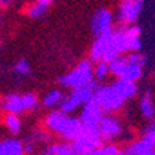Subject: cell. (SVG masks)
<instances>
[{
  "label": "cell",
  "mask_w": 155,
  "mask_h": 155,
  "mask_svg": "<svg viewBox=\"0 0 155 155\" xmlns=\"http://www.w3.org/2000/svg\"><path fill=\"white\" fill-rule=\"evenodd\" d=\"M119 2H125V0H119Z\"/></svg>",
  "instance_id": "f546056e"
},
{
  "label": "cell",
  "mask_w": 155,
  "mask_h": 155,
  "mask_svg": "<svg viewBox=\"0 0 155 155\" xmlns=\"http://www.w3.org/2000/svg\"><path fill=\"white\" fill-rule=\"evenodd\" d=\"M93 98L105 114H115L123 108L126 101L114 89L112 84H97Z\"/></svg>",
  "instance_id": "8992f818"
},
{
  "label": "cell",
  "mask_w": 155,
  "mask_h": 155,
  "mask_svg": "<svg viewBox=\"0 0 155 155\" xmlns=\"http://www.w3.org/2000/svg\"><path fill=\"white\" fill-rule=\"evenodd\" d=\"M123 151L127 155H155L154 147H150L148 144H145L141 139L130 143Z\"/></svg>",
  "instance_id": "d6986e66"
},
{
  "label": "cell",
  "mask_w": 155,
  "mask_h": 155,
  "mask_svg": "<svg viewBox=\"0 0 155 155\" xmlns=\"http://www.w3.org/2000/svg\"><path fill=\"white\" fill-rule=\"evenodd\" d=\"M3 22V18H2V14H0V24Z\"/></svg>",
  "instance_id": "83f0119b"
},
{
  "label": "cell",
  "mask_w": 155,
  "mask_h": 155,
  "mask_svg": "<svg viewBox=\"0 0 155 155\" xmlns=\"http://www.w3.org/2000/svg\"><path fill=\"white\" fill-rule=\"evenodd\" d=\"M120 151H122V150L116 144H114V143H108V144L104 143L101 147L94 148L93 151L87 152V154H84V155H120Z\"/></svg>",
  "instance_id": "603a6c76"
},
{
  "label": "cell",
  "mask_w": 155,
  "mask_h": 155,
  "mask_svg": "<svg viewBox=\"0 0 155 155\" xmlns=\"http://www.w3.org/2000/svg\"><path fill=\"white\" fill-rule=\"evenodd\" d=\"M19 155H26V154H25V152H22V154H19Z\"/></svg>",
  "instance_id": "f1b7e54d"
},
{
  "label": "cell",
  "mask_w": 155,
  "mask_h": 155,
  "mask_svg": "<svg viewBox=\"0 0 155 155\" xmlns=\"http://www.w3.org/2000/svg\"><path fill=\"white\" fill-rule=\"evenodd\" d=\"M144 7V0H125L120 2L116 11V21L119 25H133L137 22Z\"/></svg>",
  "instance_id": "9c48e42d"
},
{
  "label": "cell",
  "mask_w": 155,
  "mask_h": 155,
  "mask_svg": "<svg viewBox=\"0 0 155 155\" xmlns=\"http://www.w3.org/2000/svg\"><path fill=\"white\" fill-rule=\"evenodd\" d=\"M39 155H81L72 150L71 144L68 141L62 143H51V144H46Z\"/></svg>",
  "instance_id": "9a60e30c"
},
{
  "label": "cell",
  "mask_w": 155,
  "mask_h": 155,
  "mask_svg": "<svg viewBox=\"0 0 155 155\" xmlns=\"http://www.w3.org/2000/svg\"><path fill=\"white\" fill-rule=\"evenodd\" d=\"M141 50V29L137 25H118L112 29L103 60L107 62L130 51Z\"/></svg>",
  "instance_id": "6da1fadb"
},
{
  "label": "cell",
  "mask_w": 155,
  "mask_h": 155,
  "mask_svg": "<svg viewBox=\"0 0 155 155\" xmlns=\"http://www.w3.org/2000/svg\"><path fill=\"white\" fill-rule=\"evenodd\" d=\"M114 28V15L111 10L105 7H100L94 11L90 18V31L94 36L104 33Z\"/></svg>",
  "instance_id": "7c38bea8"
},
{
  "label": "cell",
  "mask_w": 155,
  "mask_h": 155,
  "mask_svg": "<svg viewBox=\"0 0 155 155\" xmlns=\"http://www.w3.org/2000/svg\"><path fill=\"white\" fill-rule=\"evenodd\" d=\"M94 79V65L91 60H82L79 61L72 71L58 78L60 86L65 89H78L86 86Z\"/></svg>",
  "instance_id": "277c9868"
},
{
  "label": "cell",
  "mask_w": 155,
  "mask_h": 155,
  "mask_svg": "<svg viewBox=\"0 0 155 155\" xmlns=\"http://www.w3.org/2000/svg\"><path fill=\"white\" fill-rule=\"evenodd\" d=\"M81 108L82 111L79 114V120H81L82 126H84V127H97L103 115L105 114L94 98H91L90 101L83 104Z\"/></svg>",
  "instance_id": "8fae6325"
},
{
  "label": "cell",
  "mask_w": 155,
  "mask_h": 155,
  "mask_svg": "<svg viewBox=\"0 0 155 155\" xmlns=\"http://www.w3.org/2000/svg\"><path fill=\"white\" fill-rule=\"evenodd\" d=\"M40 105L35 93H6L0 96V111L4 114H21L36 111Z\"/></svg>",
  "instance_id": "3957f363"
},
{
  "label": "cell",
  "mask_w": 155,
  "mask_h": 155,
  "mask_svg": "<svg viewBox=\"0 0 155 155\" xmlns=\"http://www.w3.org/2000/svg\"><path fill=\"white\" fill-rule=\"evenodd\" d=\"M64 97H65V94L61 89H53V90H50L45 97H43L40 104H42L45 108H48V110L60 108L62 100H64Z\"/></svg>",
  "instance_id": "e0dca14e"
},
{
  "label": "cell",
  "mask_w": 155,
  "mask_h": 155,
  "mask_svg": "<svg viewBox=\"0 0 155 155\" xmlns=\"http://www.w3.org/2000/svg\"><path fill=\"white\" fill-rule=\"evenodd\" d=\"M35 2H39V3L45 4V6H50V4H51L54 0H35Z\"/></svg>",
  "instance_id": "4316f807"
},
{
  "label": "cell",
  "mask_w": 155,
  "mask_h": 155,
  "mask_svg": "<svg viewBox=\"0 0 155 155\" xmlns=\"http://www.w3.org/2000/svg\"><path fill=\"white\" fill-rule=\"evenodd\" d=\"M111 84H112L114 89H115V90L120 94V97H122L125 101L133 98V97L137 94V90H139V89H137L136 82L123 81V79H116V81H114Z\"/></svg>",
  "instance_id": "5bb4252c"
},
{
  "label": "cell",
  "mask_w": 155,
  "mask_h": 155,
  "mask_svg": "<svg viewBox=\"0 0 155 155\" xmlns=\"http://www.w3.org/2000/svg\"><path fill=\"white\" fill-rule=\"evenodd\" d=\"M97 84H98V82L93 79V81H91L90 83H87L86 86L72 89L71 93L64 97V100H62L60 108L67 114L75 112L78 108H81L83 104H86L87 101H90L91 98H93Z\"/></svg>",
  "instance_id": "52a82bcc"
},
{
  "label": "cell",
  "mask_w": 155,
  "mask_h": 155,
  "mask_svg": "<svg viewBox=\"0 0 155 155\" xmlns=\"http://www.w3.org/2000/svg\"><path fill=\"white\" fill-rule=\"evenodd\" d=\"M47 7L48 6H45V4L39 3V2H33V3L26 6L25 14H26V17H29V18H32V19L42 18L47 13Z\"/></svg>",
  "instance_id": "44dd1931"
},
{
  "label": "cell",
  "mask_w": 155,
  "mask_h": 155,
  "mask_svg": "<svg viewBox=\"0 0 155 155\" xmlns=\"http://www.w3.org/2000/svg\"><path fill=\"white\" fill-rule=\"evenodd\" d=\"M24 152V144L17 139H4L0 141V155H19Z\"/></svg>",
  "instance_id": "ac0fdd59"
},
{
  "label": "cell",
  "mask_w": 155,
  "mask_h": 155,
  "mask_svg": "<svg viewBox=\"0 0 155 155\" xmlns=\"http://www.w3.org/2000/svg\"><path fill=\"white\" fill-rule=\"evenodd\" d=\"M11 4H13V0H0V10L8 8Z\"/></svg>",
  "instance_id": "484cf974"
},
{
  "label": "cell",
  "mask_w": 155,
  "mask_h": 155,
  "mask_svg": "<svg viewBox=\"0 0 155 155\" xmlns=\"http://www.w3.org/2000/svg\"><path fill=\"white\" fill-rule=\"evenodd\" d=\"M14 72L21 78H25V76H28V75H31L32 68H31V64H29L28 60H26V58L18 60V61L14 64Z\"/></svg>",
  "instance_id": "d4e9b609"
},
{
  "label": "cell",
  "mask_w": 155,
  "mask_h": 155,
  "mask_svg": "<svg viewBox=\"0 0 155 155\" xmlns=\"http://www.w3.org/2000/svg\"><path fill=\"white\" fill-rule=\"evenodd\" d=\"M43 127L50 134H55L64 141L71 143L82 132V123L79 118H75L71 114H67L60 108H54L43 119Z\"/></svg>",
  "instance_id": "7a4b0ae2"
},
{
  "label": "cell",
  "mask_w": 155,
  "mask_h": 155,
  "mask_svg": "<svg viewBox=\"0 0 155 155\" xmlns=\"http://www.w3.org/2000/svg\"><path fill=\"white\" fill-rule=\"evenodd\" d=\"M0 43H2V40H0Z\"/></svg>",
  "instance_id": "4dcf8cb0"
},
{
  "label": "cell",
  "mask_w": 155,
  "mask_h": 155,
  "mask_svg": "<svg viewBox=\"0 0 155 155\" xmlns=\"http://www.w3.org/2000/svg\"><path fill=\"white\" fill-rule=\"evenodd\" d=\"M110 64V72L116 79H123V81L137 82L143 76V68L141 65L136 64L127 57V54H122L119 57L114 58Z\"/></svg>",
  "instance_id": "5b68a950"
},
{
  "label": "cell",
  "mask_w": 155,
  "mask_h": 155,
  "mask_svg": "<svg viewBox=\"0 0 155 155\" xmlns=\"http://www.w3.org/2000/svg\"><path fill=\"white\" fill-rule=\"evenodd\" d=\"M141 140L145 144H148L150 147L155 148V122L154 120H151V123L145 126V129L143 130Z\"/></svg>",
  "instance_id": "cb8c5ba5"
},
{
  "label": "cell",
  "mask_w": 155,
  "mask_h": 155,
  "mask_svg": "<svg viewBox=\"0 0 155 155\" xmlns=\"http://www.w3.org/2000/svg\"><path fill=\"white\" fill-rule=\"evenodd\" d=\"M140 111H141V115L144 119L147 120H154L155 119V104L152 100L151 91H145L141 96V100H140Z\"/></svg>",
  "instance_id": "2e32d148"
},
{
  "label": "cell",
  "mask_w": 155,
  "mask_h": 155,
  "mask_svg": "<svg viewBox=\"0 0 155 155\" xmlns=\"http://www.w3.org/2000/svg\"><path fill=\"white\" fill-rule=\"evenodd\" d=\"M97 127L104 143H112L122 133V125L119 119L112 114H104Z\"/></svg>",
  "instance_id": "30bf717a"
},
{
  "label": "cell",
  "mask_w": 155,
  "mask_h": 155,
  "mask_svg": "<svg viewBox=\"0 0 155 155\" xmlns=\"http://www.w3.org/2000/svg\"><path fill=\"white\" fill-rule=\"evenodd\" d=\"M110 75V64L105 60H100V61L94 62V81L104 82Z\"/></svg>",
  "instance_id": "7402d4cb"
},
{
  "label": "cell",
  "mask_w": 155,
  "mask_h": 155,
  "mask_svg": "<svg viewBox=\"0 0 155 155\" xmlns=\"http://www.w3.org/2000/svg\"><path fill=\"white\" fill-rule=\"evenodd\" d=\"M75 152L84 155L87 152L93 151L94 148H98L104 144L103 139L100 137L98 127H84L82 126V132L79 133L74 141L69 143Z\"/></svg>",
  "instance_id": "ba28073f"
},
{
  "label": "cell",
  "mask_w": 155,
  "mask_h": 155,
  "mask_svg": "<svg viewBox=\"0 0 155 155\" xmlns=\"http://www.w3.org/2000/svg\"><path fill=\"white\" fill-rule=\"evenodd\" d=\"M3 125L8 130L10 134H13V136L19 134L21 130H22V122H21L19 115H17V114H4Z\"/></svg>",
  "instance_id": "ffe728a7"
},
{
  "label": "cell",
  "mask_w": 155,
  "mask_h": 155,
  "mask_svg": "<svg viewBox=\"0 0 155 155\" xmlns=\"http://www.w3.org/2000/svg\"><path fill=\"white\" fill-rule=\"evenodd\" d=\"M112 29L94 36V40H93L91 47H90V53H89V58H90L93 62H97V61H100V60H103L104 53H105L107 47H108V42H110Z\"/></svg>",
  "instance_id": "4fadbf2b"
}]
</instances>
